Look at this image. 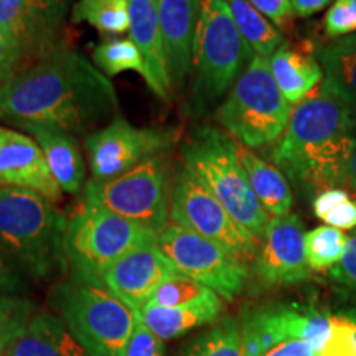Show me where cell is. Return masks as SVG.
I'll use <instances>...</instances> for the list:
<instances>
[{
  "label": "cell",
  "instance_id": "7402d4cb",
  "mask_svg": "<svg viewBox=\"0 0 356 356\" xmlns=\"http://www.w3.org/2000/svg\"><path fill=\"white\" fill-rule=\"evenodd\" d=\"M269 68L277 88L291 104H299L323 81L317 56L284 43L269 58Z\"/></svg>",
  "mask_w": 356,
  "mask_h": 356
},
{
  "label": "cell",
  "instance_id": "f35d334b",
  "mask_svg": "<svg viewBox=\"0 0 356 356\" xmlns=\"http://www.w3.org/2000/svg\"><path fill=\"white\" fill-rule=\"evenodd\" d=\"M119 356H163V340L149 330L137 314L136 327Z\"/></svg>",
  "mask_w": 356,
  "mask_h": 356
},
{
  "label": "cell",
  "instance_id": "4dcf8cb0",
  "mask_svg": "<svg viewBox=\"0 0 356 356\" xmlns=\"http://www.w3.org/2000/svg\"><path fill=\"white\" fill-rule=\"evenodd\" d=\"M314 215L340 231L356 228V200L343 188L320 191L314 200Z\"/></svg>",
  "mask_w": 356,
  "mask_h": 356
},
{
  "label": "cell",
  "instance_id": "44dd1931",
  "mask_svg": "<svg viewBox=\"0 0 356 356\" xmlns=\"http://www.w3.org/2000/svg\"><path fill=\"white\" fill-rule=\"evenodd\" d=\"M222 310L221 297L215 291L204 293L190 304L178 307L144 305L140 309V318L150 332L160 340L168 341L185 335L191 328L215 322Z\"/></svg>",
  "mask_w": 356,
  "mask_h": 356
},
{
  "label": "cell",
  "instance_id": "b9f144b4",
  "mask_svg": "<svg viewBox=\"0 0 356 356\" xmlns=\"http://www.w3.org/2000/svg\"><path fill=\"white\" fill-rule=\"evenodd\" d=\"M262 356H320L310 343L302 340H287L275 345Z\"/></svg>",
  "mask_w": 356,
  "mask_h": 356
},
{
  "label": "cell",
  "instance_id": "f1b7e54d",
  "mask_svg": "<svg viewBox=\"0 0 356 356\" xmlns=\"http://www.w3.org/2000/svg\"><path fill=\"white\" fill-rule=\"evenodd\" d=\"M348 236L332 226L318 228L305 233V256L312 270H328L335 267L345 254Z\"/></svg>",
  "mask_w": 356,
  "mask_h": 356
},
{
  "label": "cell",
  "instance_id": "6da1fadb",
  "mask_svg": "<svg viewBox=\"0 0 356 356\" xmlns=\"http://www.w3.org/2000/svg\"><path fill=\"white\" fill-rule=\"evenodd\" d=\"M115 114L118 96L111 79L86 56L63 44L0 84V122L22 131L50 126L74 136Z\"/></svg>",
  "mask_w": 356,
  "mask_h": 356
},
{
  "label": "cell",
  "instance_id": "7dc6e473",
  "mask_svg": "<svg viewBox=\"0 0 356 356\" xmlns=\"http://www.w3.org/2000/svg\"><path fill=\"white\" fill-rule=\"evenodd\" d=\"M0 356H3V353H0Z\"/></svg>",
  "mask_w": 356,
  "mask_h": 356
},
{
  "label": "cell",
  "instance_id": "7c38bea8",
  "mask_svg": "<svg viewBox=\"0 0 356 356\" xmlns=\"http://www.w3.org/2000/svg\"><path fill=\"white\" fill-rule=\"evenodd\" d=\"M178 132L173 129L137 127L121 115L86 137L92 178L109 180L154 155L168 154Z\"/></svg>",
  "mask_w": 356,
  "mask_h": 356
},
{
  "label": "cell",
  "instance_id": "836d02e7",
  "mask_svg": "<svg viewBox=\"0 0 356 356\" xmlns=\"http://www.w3.org/2000/svg\"><path fill=\"white\" fill-rule=\"evenodd\" d=\"M73 2L74 0H26L40 33L50 47L58 44V33L63 26L66 13L74 6Z\"/></svg>",
  "mask_w": 356,
  "mask_h": 356
},
{
  "label": "cell",
  "instance_id": "bcb514c9",
  "mask_svg": "<svg viewBox=\"0 0 356 356\" xmlns=\"http://www.w3.org/2000/svg\"><path fill=\"white\" fill-rule=\"evenodd\" d=\"M350 37H351V38H353V40H355V42H356V33H353V35H350Z\"/></svg>",
  "mask_w": 356,
  "mask_h": 356
},
{
  "label": "cell",
  "instance_id": "2e32d148",
  "mask_svg": "<svg viewBox=\"0 0 356 356\" xmlns=\"http://www.w3.org/2000/svg\"><path fill=\"white\" fill-rule=\"evenodd\" d=\"M0 188L37 191L51 202L61 197L38 142L6 126H0Z\"/></svg>",
  "mask_w": 356,
  "mask_h": 356
},
{
  "label": "cell",
  "instance_id": "484cf974",
  "mask_svg": "<svg viewBox=\"0 0 356 356\" xmlns=\"http://www.w3.org/2000/svg\"><path fill=\"white\" fill-rule=\"evenodd\" d=\"M71 20L86 22L99 33L122 35L131 29L127 0H78L74 2Z\"/></svg>",
  "mask_w": 356,
  "mask_h": 356
},
{
  "label": "cell",
  "instance_id": "277c9868",
  "mask_svg": "<svg viewBox=\"0 0 356 356\" xmlns=\"http://www.w3.org/2000/svg\"><path fill=\"white\" fill-rule=\"evenodd\" d=\"M66 221L51 200L37 191L0 188V241L33 282L68 270Z\"/></svg>",
  "mask_w": 356,
  "mask_h": 356
},
{
  "label": "cell",
  "instance_id": "d6a6232c",
  "mask_svg": "<svg viewBox=\"0 0 356 356\" xmlns=\"http://www.w3.org/2000/svg\"><path fill=\"white\" fill-rule=\"evenodd\" d=\"M211 289L204 287L197 280L186 277L184 274H175L167 280H163L155 292L150 296L145 305H160V307H178L190 304V302L200 299Z\"/></svg>",
  "mask_w": 356,
  "mask_h": 356
},
{
  "label": "cell",
  "instance_id": "5bb4252c",
  "mask_svg": "<svg viewBox=\"0 0 356 356\" xmlns=\"http://www.w3.org/2000/svg\"><path fill=\"white\" fill-rule=\"evenodd\" d=\"M305 233L297 215L270 218L254 257V273L266 286H291L310 279Z\"/></svg>",
  "mask_w": 356,
  "mask_h": 356
},
{
  "label": "cell",
  "instance_id": "52a82bcc",
  "mask_svg": "<svg viewBox=\"0 0 356 356\" xmlns=\"http://www.w3.org/2000/svg\"><path fill=\"white\" fill-rule=\"evenodd\" d=\"M173 173L170 155H154L109 180H88L83 203L126 218L157 236L170 218Z\"/></svg>",
  "mask_w": 356,
  "mask_h": 356
},
{
  "label": "cell",
  "instance_id": "3957f363",
  "mask_svg": "<svg viewBox=\"0 0 356 356\" xmlns=\"http://www.w3.org/2000/svg\"><path fill=\"white\" fill-rule=\"evenodd\" d=\"M254 55L225 0H202L185 113L191 118L207 113L233 88Z\"/></svg>",
  "mask_w": 356,
  "mask_h": 356
},
{
  "label": "cell",
  "instance_id": "9a60e30c",
  "mask_svg": "<svg viewBox=\"0 0 356 356\" xmlns=\"http://www.w3.org/2000/svg\"><path fill=\"white\" fill-rule=\"evenodd\" d=\"M175 274V266L152 241L124 254L101 274L99 280L129 307L140 312L155 289Z\"/></svg>",
  "mask_w": 356,
  "mask_h": 356
},
{
  "label": "cell",
  "instance_id": "d6986e66",
  "mask_svg": "<svg viewBox=\"0 0 356 356\" xmlns=\"http://www.w3.org/2000/svg\"><path fill=\"white\" fill-rule=\"evenodd\" d=\"M3 356H89L60 315L37 312Z\"/></svg>",
  "mask_w": 356,
  "mask_h": 356
},
{
  "label": "cell",
  "instance_id": "60d3db41",
  "mask_svg": "<svg viewBox=\"0 0 356 356\" xmlns=\"http://www.w3.org/2000/svg\"><path fill=\"white\" fill-rule=\"evenodd\" d=\"M330 274L337 282L356 291V234L348 238L345 254L335 267H332Z\"/></svg>",
  "mask_w": 356,
  "mask_h": 356
},
{
  "label": "cell",
  "instance_id": "f546056e",
  "mask_svg": "<svg viewBox=\"0 0 356 356\" xmlns=\"http://www.w3.org/2000/svg\"><path fill=\"white\" fill-rule=\"evenodd\" d=\"M186 356H244L238 320H221L191 345Z\"/></svg>",
  "mask_w": 356,
  "mask_h": 356
},
{
  "label": "cell",
  "instance_id": "4fadbf2b",
  "mask_svg": "<svg viewBox=\"0 0 356 356\" xmlns=\"http://www.w3.org/2000/svg\"><path fill=\"white\" fill-rule=\"evenodd\" d=\"M241 343L244 356H262L287 340H302L322 351L332 333V315L314 307L269 304L243 315Z\"/></svg>",
  "mask_w": 356,
  "mask_h": 356
},
{
  "label": "cell",
  "instance_id": "74e56055",
  "mask_svg": "<svg viewBox=\"0 0 356 356\" xmlns=\"http://www.w3.org/2000/svg\"><path fill=\"white\" fill-rule=\"evenodd\" d=\"M29 56V48L17 35L0 30V84L20 71L22 61Z\"/></svg>",
  "mask_w": 356,
  "mask_h": 356
},
{
  "label": "cell",
  "instance_id": "9c48e42d",
  "mask_svg": "<svg viewBox=\"0 0 356 356\" xmlns=\"http://www.w3.org/2000/svg\"><path fill=\"white\" fill-rule=\"evenodd\" d=\"M152 241L155 234L149 229L84 203L66 221V259L71 275L78 277L99 280L111 264L132 249Z\"/></svg>",
  "mask_w": 356,
  "mask_h": 356
},
{
  "label": "cell",
  "instance_id": "ba28073f",
  "mask_svg": "<svg viewBox=\"0 0 356 356\" xmlns=\"http://www.w3.org/2000/svg\"><path fill=\"white\" fill-rule=\"evenodd\" d=\"M292 114L269 68V60L254 55L229 89L215 118L231 137L248 149L274 144L282 137Z\"/></svg>",
  "mask_w": 356,
  "mask_h": 356
},
{
  "label": "cell",
  "instance_id": "4316f807",
  "mask_svg": "<svg viewBox=\"0 0 356 356\" xmlns=\"http://www.w3.org/2000/svg\"><path fill=\"white\" fill-rule=\"evenodd\" d=\"M96 68L108 78H114L124 71H136L147 79L144 55L131 38H115L97 44L92 51Z\"/></svg>",
  "mask_w": 356,
  "mask_h": 356
},
{
  "label": "cell",
  "instance_id": "7bdbcfd3",
  "mask_svg": "<svg viewBox=\"0 0 356 356\" xmlns=\"http://www.w3.org/2000/svg\"><path fill=\"white\" fill-rule=\"evenodd\" d=\"M330 2L332 0H291V6L297 17L307 19V17L322 12Z\"/></svg>",
  "mask_w": 356,
  "mask_h": 356
},
{
  "label": "cell",
  "instance_id": "e575fe53",
  "mask_svg": "<svg viewBox=\"0 0 356 356\" xmlns=\"http://www.w3.org/2000/svg\"><path fill=\"white\" fill-rule=\"evenodd\" d=\"M32 282L6 244L0 241V297L24 296Z\"/></svg>",
  "mask_w": 356,
  "mask_h": 356
},
{
  "label": "cell",
  "instance_id": "8fae6325",
  "mask_svg": "<svg viewBox=\"0 0 356 356\" xmlns=\"http://www.w3.org/2000/svg\"><path fill=\"white\" fill-rule=\"evenodd\" d=\"M155 244L178 273L215 291L221 299L233 300L243 292L246 264L210 239L178 225H167L155 236Z\"/></svg>",
  "mask_w": 356,
  "mask_h": 356
},
{
  "label": "cell",
  "instance_id": "ffe728a7",
  "mask_svg": "<svg viewBox=\"0 0 356 356\" xmlns=\"http://www.w3.org/2000/svg\"><path fill=\"white\" fill-rule=\"evenodd\" d=\"M38 145L56 184L66 193H78L84 185L86 165L73 134L50 126H29L24 129Z\"/></svg>",
  "mask_w": 356,
  "mask_h": 356
},
{
  "label": "cell",
  "instance_id": "d590c367",
  "mask_svg": "<svg viewBox=\"0 0 356 356\" xmlns=\"http://www.w3.org/2000/svg\"><path fill=\"white\" fill-rule=\"evenodd\" d=\"M320 356H356V328L343 312L332 315V333Z\"/></svg>",
  "mask_w": 356,
  "mask_h": 356
},
{
  "label": "cell",
  "instance_id": "ee69618b",
  "mask_svg": "<svg viewBox=\"0 0 356 356\" xmlns=\"http://www.w3.org/2000/svg\"><path fill=\"white\" fill-rule=\"evenodd\" d=\"M346 185L356 191V137H355L353 147H351V152H350L348 168H346Z\"/></svg>",
  "mask_w": 356,
  "mask_h": 356
},
{
  "label": "cell",
  "instance_id": "8d00e7d4",
  "mask_svg": "<svg viewBox=\"0 0 356 356\" xmlns=\"http://www.w3.org/2000/svg\"><path fill=\"white\" fill-rule=\"evenodd\" d=\"M323 30L333 40L356 33V0H335L325 13Z\"/></svg>",
  "mask_w": 356,
  "mask_h": 356
},
{
  "label": "cell",
  "instance_id": "1f68e13d",
  "mask_svg": "<svg viewBox=\"0 0 356 356\" xmlns=\"http://www.w3.org/2000/svg\"><path fill=\"white\" fill-rule=\"evenodd\" d=\"M35 314V305L25 297H0V353L25 330Z\"/></svg>",
  "mask_w": 356,
  "mask_h": 356
},
{
  "label": "cell",
  "instance_id": "5b68a950",
  "mask_svg": "<svg viewBox=\"0 0 356 356\" xmlns=\"http://www.w3.org/2000/svg\"><path fill=\"white\" fill-rule=\"evenodd\" d=\"M181 162L218 198L231 218L261 239L270 216L249 185L238 144L226 132L203 124L190 129L180 144Z\"/></svg>",
  "mask_w": 356,
  "mask_h": 356
},
{
  "label": "cell",
  "instance_id": "8992f818",
  "mask_svg": "<svg viewBox=\"0 0 356 356\" xmlns=\"http://www.w3.org/2000/svg\"><path fill=\"white\" fill-rule=\"evenodd\" d=\"M50 304L89 356H119L139 314L99 280L78 275L56 284Z\"/></svg>",
  "mask_w": 356,
  "mask_h": 356
},
{
  "label": "cell",
  "instance_id": "e0dca14e",
  "mask_svg": "<svg viewBox=\"0 0 356 356\" xmlns=\"http://www.w3.org/2000/svg\"><path fill=\"white\" fill-rule=\"evenodd\" d=\"M202 0H157L163 60L170 89H181L191 71Z\"/></svg>",
  "mask_w": 356,
  "mask_h": 356
},
{
  "label": "cell",
  "instance_id": "7a4b0ae2",
  "mask_svg": "<svg viewBox=\"0 0 356 356\" xmlns=\"http://www.w3.org/2000/svg\"><path fill=\"white\" fill-rule=\"evenodd\" d=\"M355 129L345 102L322 83L292 109L270 160L300 188H341L346 185Z\"/></svg>",
  "mask_w": 356,
  "mask_h": 356
},
{
  "label": "cell",
  "instance_id": "f6af8a7d",
  "mask_svg": "<svg viewBox=\"0 0 356 356\" xmlns=\"http://www.w3.org/2000/svg\"><path fill=\"white\" fill-rule=\"evenodd\" d=\"M343 314L346 315V317H348L351 322L355 323V328H356V309H350V310H345Z\"/></svg>",
  "mask_w": 356,
  "mask_h": 356
},
{
  "label": "cell",
  "instance_id": "d4e9b609",
  "mask_svg": "<svg viewBox=\"0 0 356 356\" xmlns=\"http://www.w3.org/2000/svg\"><path fill=\"white\" fill-rule=\"evenodd\" d=\"M239 33L256 55L269 60L286 43L284 35L249 0H225Z\"/></svg>",
  "mask_w": 356,
  "mask_h": 356
},
{
  "label": "cell",
  "instance_id": "cb8c5ba5",
  "mask_svg": "<svg viewBox=\"0 0 356 356\" xmlns=\"http://www.w3.org/2000/svg\"><path fill=\"white\" fill-rule=\"evenodd\" d=\"M322 66L323 84L345 102L356 124V42L350 37L333 40L315 50Z\"/></svg>",
  "mask_w": 356,
  "mask_h": 356
},
{
  "label": "cell",
  "instance_id": "ab89813d",
  "mask_svg": "<svg viewBox=\"0 0 356 356\" xmlns=\"http://www.w3.org/2000/svg\"><path fill=\"white\" fill-rule=\"evenodd\" d=\"M249 2L266 17L270 24L286 29L293 20V8L291 0H249Z\"/></svg>",
  "mask_w": 356,
  "mask_h": 356
},
{
  "label": "cell",
  "instance_id": "ac0fdd59",
  "mask_svg": "<svg viewBox=\"0 0 356 356\" xmlns=\"http://www.w3.org/2000/svg\"><path fill=\"white\" fill-rule=\"evenodd\" d=\"M127 2L129 20H131L129 38L144 55L147 65L145 83L159 97L168 99L172 89L167 78L165 60H163L157 0H127Z\"/></svg>",
  "mask_w": 356,
  "mask_h": 356
},
{
  "label": "cell",
  "instance_id": "83f0119b",
  "mask_svg": "<svg viewBox=\"0 0 356 356\" xmlns=\"http://www.w3.org/2000/svg\"><path fill=\"white\" fill-rule=\"evenodd\" d=\"M0 30L17 35L35 58H40L53 48L40 33L26 0H0Z\"/></svg>",
  "mask_w": 356,
  "mask_h": 356
},
{
  "label": "cell",
  "instance_id": "30bf717a",
  "mask_svg": "<svg viewBox=\"0 0 356 356\" xmlns=\"http://www.w3.org/2000/svg\"><path fill=\"white\" fill-rule=\"evenodd\" d=\"M173 225L193 231L246 262L257 254L259 239L236 222L218 198L185 165L177 163L170 202Z\"/></svg>",
  "mask_w": 356,
  "mask_h": 356
},
{
  "label": "cell",
  "instance_id": "603a6c76",
  "mask_svg": "<svg viewBox=\"0 0 356 356\" xmlns=\"http://www.w3.org/2000/svg\"><path fill=\"white\" fill-rule=\"evenodd\" d=\"M238 155L248 175L249 185L269 216L277 218L289 215L292 210L293 197L286 175L273 163L257 157L254 152L241 144H238Z\"/></svg>",
  "mask_w": 356,
  "mask_h": 356
}]
</instances>
